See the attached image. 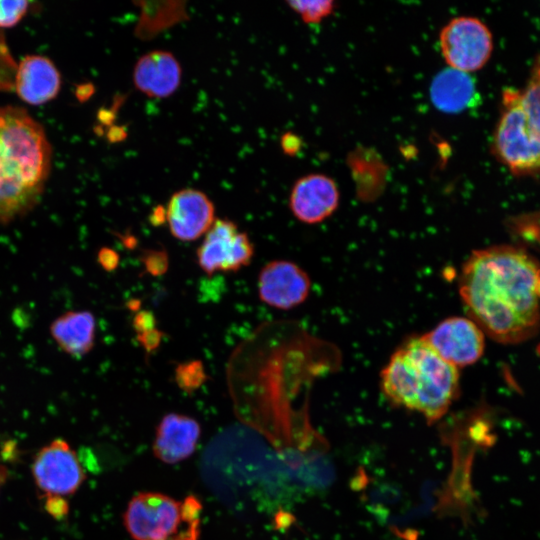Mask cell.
Here are the masks:
<instances>
[{"instance_id": "5bb4252c", "label": "cell", "mask_w": 540, "mask_h": 540, "mask_svg": "<svg viewBox=\"0 0 540 540\" xmlns=\"http://www.w3.org/2000/svg\"><path fill=\"white\" fill-rule=\"evenodd\" d=\"M200 435L197 420L184 414L168 413L156 428L153 454L166 464L179 463L195 452Z\"/></svg>"}, {"instance_id": "44dd1931", "label": "cell", "mask_w": 540, "mask_h": 540, "mask_svg": "<svg viewBox=\"0 0 540 540\" xmlns=\"http://www.w3.org/2000/svg\"><path fill=\"white\" fill-rule=\"evenodd\" d=\"M143 263L150 274L161 275L167 270L168 257L164 251L146 250L143 254Z\"/></svg>"}, {"instance_id": "e0dca14e", "label": "cell", "mask_w": 540, "mask_h": 540, "mask_svg": "<svg viewBox=\"0 0 540 540\" xmlns=\"http://www.w3.org/2000/svg\"><path fill=\"white\" fill-rule=\"evenodd\" d=\"M50 334L63 352L73 357H82L95 344V316L87 310L68 311L51 323Z\"/></svg>"}, {"instance_id": "3957f363", "label": "cell", "mask_w": 540, "mask_h": 540, "mask_svg": "<svg viewBox=\"0 0 540 540\" xmlns=\"http://www.w3.org/2000/svg\"><path fill=\"white\" fill-rule=\"evenodd\" d=\"M380 386L393 405L433 423L442 419L459 395V369L443 360L423 339L405 340L380 373Z\"/></svg>"}, {"instance_id": "52a82bcc", "label": "cell", "mask_w": 540, "mask_h": 540, "mask_svg": "<svg viewBox=\"0 0 540 540\" xmlns=\"http://www.w3.org/2000/svg\"><path fill=\"white\" fill-rule=\"evenodd\" d=\"M254 245L246 232L228 219H216L196 251L197 263L208 276L236 272L248 266Z\"/></svg>"}, {"instance_id": "8992f818", "label": "cell", "mask_w": 540, "mask_h": 540, "mask_svg": "<svg viewBox=\"0 0 540 540\" xmlns=\"http://www.w3.org/2000/svg\"><path fill=\"white\" fill-rule=\"evenodd\" d=\"M439 44L448 67L466 73L481 69L493 50L489 28L471 16L455 17L446 23L440 31Z\"/></svg>"}, {"instance_id": "2e32d148", "label": "cell", "mask_w": 540, "mask_h": 540, "mask_svg": "<svg viewBox=\"0 0 540 540\" xmlns=\"http://www.w3.org/2000/svg\"><path fill=\"white\" fill-rule=\"evenodd\" d=\"M432 104L445 113H459L477 104L479 94L469 73L450 67L439 71L430 84Z\"/></svg>"}, {"instance_id": "8fae6325", "label": "cell", "mask_w": 540, "mask_h": 540, "mask_svg": "<svg viewBox=\"0 0 540 540\" xmlns=\"http://www.w3.org/2000/svg\"><path fill=\"white\" fill-rule=\"evenodd\" d=\"M165 218L174 238L191 242L205 235L213 225L216 220L215 207L204 192L184 188L170 197Z\"/></svg>"}, {"instance_id": "277c9868", "label": "cell", "mask_w": 540, "mask_h": 540, "mask_svg": "<svg viewBox=\"0 0 540 540\" xmlns=\"http://www.w3.org/2000/svg\"><path fill=\"white\" fill-rule=\"evenodd\" d=\"M493 139V152L518 176L540 174V137L523 111L519 90L506 88Z\"/></svg>"}, {"instance_id": "484cf974", "label": "cell", "mask_w": 540, "mask_h": 540, "mask_svg": "<svg viewBox=\"0 0 540 540\" xmlns=\"http://www.w3.org/2000/svg\"><path fill=\"white\" fill-rule=\"evenodd\" d=\"M46 509L54 517L60 518L68 512V505L62 497H46Z\"/></svg>"}, {"instance_id": "5b68a950", "label": "cell", "mask_w": 540, "mask_h": 540, "mask_svg": "<svg viewBox=\"0 0 540 540\" xmlns=\"http://www.w3.org/2000/svg\"><path fill=\"white\" fill-rule=\"evenodd\" d=\"M201 509L195 496L179 501L159 492H140L129 501L123 523L134 540H166L200 515Z\"/></svg>"}, {"instance_id": "9c48e42d", "label": "cell", "mask_w": 540, "mask_h": 540, "mask_svg": "<svg viewBox=\"0 0 540 540\" xmlns=\"http://www.w3.org/2000/svg\"><path fill=\"white\" fill-rule=\"evenodd\" d=\"M484 335L469 317L452 316L421 336L443 360L459 369L482 357Z\"/></svg>"}, {"instance_id": "9a60e30c", "label": "cell", "mask_w": 540, "mask_h": 540, "mask_svg": "<svg viewBox=\"0 0 540 540\" xmlns=\"http://www.w3.org/2000/svg\"><path fill=\"white\" fill-rule=\"evenodd\" d=\"M15 88L24 102L41 105L58 95L61 88V76L49 58L28 55L18 65Z\"/></svg>"}, {"instance_id": "83f0119b", "label": "cell", "mask_w": 540, "mask_h": 540, "mask_svg": "<svg viewBox=\"0 0 540 540\" xmlns=\"http://www.w3.org/2000/svg\"><path fill=\"white\" fill-rule=\"evenodd\" d=\"M4 474H5V471H2L1 468H0V480L4 479V477H3Z\"/></svg>"}, {"instance_id": "7a4b0ae2", "label": "cell", "mask_w": 540, "mask_h": 540, "mask_svg": "<svg viewBox=\"0 0 540 540\" xmlns=\"http://www.w3.org/2000/svg\"><path fill=\"white\" fill-rule=\"evenodd\" d=\"M51 158L42 125L21 107H0V223L26 214L37 204Z\"/></svg>"}, {"instance_id": "7402d4cb", "label": "cell", "mask_w": 540, "mask_h": 540, "mask_svg": "<svg viewBox=\"0 0 540 540\" xmlns=\"http://www.w3.org/2000/svg\"><path fill=\"white\" fill-rule=\"evenodd\" d=\"M200 536V515L193 516L186 523L178 534L166 540H199Z\"/></svg>"}, {"instance_id": "4fadbf2b", "label": "cell", "mask_w": 540, "mask_h": 540, "mask_svg": "<svg viewBox=\"0 0 540 540\" xmlns=\"http://www.w3.org/2000/svg\"><path fill=\"white\" fill-rule=\"evenodd\" d=\"M133 83L150 98L171 96L180 86L182 68L173 53L153 50L142 55L133 68Z\"/></svg>"}, {"instance_id": "d4e9b609", "label": "cell", "mask_w": 540, "mask_h": 540, "mask_svg": "<svg viewBox=\"0 0 540 540\" xmlns=\"http://www.w3.org/2000/svg\"><path fill=\"white\" fill-rule=\"evenodd\" d=\"M280 142L282 150L287 155L297 154L302 146L300 138L291 132L283 134Z\"/></svg>"}, {"instance_id": "cb8c5ba5", "label": "cell", "mask_w": 540, "mask_h": 540, "mask_svg": "<svg viewBox=\"0 0 540 540\" xmlns=\"http://www.w3.org/2000/svg\"><path fill=\"white\" fill-rule=\"evenodd\" d=\"M139 343L146 351H152L158 347L162 339V332L157 328L137 335Z\"/></svg>"}, {"instance_id": "30bf717a", "label": "cell", "mask_w": 540, "mask_h": 540, "mask_svg": "<svg viewBox=\"0 0 540 540\" xmlns=\"http://www.w3.org/2000/svg\"><path fill=\"white\" fill-rule=\"evenodd\" d=\"M311 289L307 272L290 260H272L258 275L259 299L280 310L293 309L306 301Z\"/></svg>"}, {"instance_id": "7c38bea8", "label": "cell", "mask_w": 540, "mask_h": 540, "mask_svg": "<svg viewBox=\"0 0 540 540\" xmlns=\"http://www.w3.org/2000/svg\"><path fill=\"white\" fill-rule=\"evenodd\" d=\"M338 185L328 175L311 173L300 177L289 196V208L294 217L305 224H318L338 208Z\"/></svg>"}, {"instance_id": "4316f807", "label": "cell", "mask_w": 540, "mask_h": 540, "mask_svg": "<svg viewBox=\"0 0 540 540\" xmlns=\"http://www.w3.org/2000/svg\"><path fill=\"white\" fill-rule=\"evenodd\" d=\"M100 262L104 268L113 270L119 263L118 254L110 249H103L99 254Z\"/></svg>"}, {"instance_id": "603a6c76", "label": "cell", "mask_w": 540, "mask_h": 540, "mask_svg": "<svg viewBox=\"0 0 540 540\" xmlns=\"http://www.w3.org/2000/svg\"><path fill=\"white\" fill-rule=\"evenodd\" d=\"M155 325L154 315L150 311L138 312L133 320V327L137 335L156 328Z\"/></svg>"}, {"instance_id": "d6986e66", "label": "cell", "mask_w": 540, "mask_h": 540, "mask_svg": "<svg viewBox=\"0 0 540 540\" xmlns=\"http://www.w3.org/2000/svg\"><path fill=\"white\" fill-rule=\"evenodd\" d=\"M287 4L307 24L321 22L335 9V2L332 0L289 1Z\"/></svg>"}, {"instance_id": "ffe728a7", "label": "cell", "mask_w": 540, "mask_h": 540, "mask_svg": "<svg viewBox=\"0 0 540 540\" xmlns=\"http://www.w3.org/2000/svg\"><path fill=\"white\" fill-rule=\"evenodd\" d=\"M28 9V1L0 0V27L14 26L24 17Z\"/></svg>"}, {"instance_id": "ba28073f", "label": "cell", "mask_w": 540, "mask_h": 540, "mask_svg": "<svg viewBox=\"0 0 540 540\" xmlns=\"http://www.w3.org/2000/svg\"><path fill=\"white\" fill-rule=\"evenodd\" d=\"M32 475L46 497L71 495L85 479L77 454L61 439L52 441L36 454Z\"/></svg>"}, {"instance_id": "ac0fdd59", "label": "cell", "mask_w": 540, "mask_h": 540, "mask_svg": "<svg viewBox=\"0 0 540 540\" xmlns=\"http://www.w3.org/2000/svg\"><path fill=\"white\" fill-rule=\"evenodd\" d=\"M204 366L200 360H191L177 365L175 369L176 384L184 392L191 393L206 380Z\"/></svg>"}, {"instance_id": "6da1fadb", "label": "cell", "mask_w": 540, "mask_h": 540, "mask_svg": "<svg viewBox=\"0 0 540 540\" xmlns=\"http://www.w3.org/2000/svg\"><path fill=\"white\" fill-rule=\"evenodd\" d=\"M458 290L468 317L497 342L522 341L540 324V264L520 248L474 250Z\"/></svg>"}]
</instances>
